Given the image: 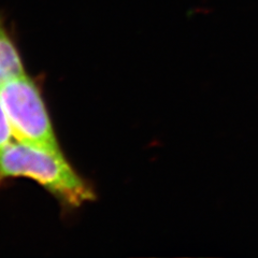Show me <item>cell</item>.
Returning <instances> with one entry per match:
<instances>
[{
  "instance_id": "cell-1",
  "label": "cell",
  "mask_w": 258,
  "mask_h": 258,
  "mask_svg": "<svg viewBox=\"0 0 258 258\" xmlns=\"http://www.w3.org/2000/svg\"><path fill=\"white\" fill-rule=\"evenodd\" d=\"M13 177L37 182L62 207L76 209L96 197L93 187L63 156L28 142H10L0 150V183Z\"/></svg>"
},
{
  "instance_id": "cell-2",
  "label": "cell",
  "mask_w": 258,
  "mask_h": 258,
  "mask_svg": "<svg viewBox=\"0 0 258 258\" xmlns=\"http://www.w3.org/2000/svg\"><path fill=\"white\" fill-rule=\"evenodd\" d=\"M0 98L19 141L61 152L41 90L27 75L13 77L0 84Z\"/></svg>"
},
{
  "instance_id": "cell-3",
  "label": "cell",
  "mask_w": 258,
  "mask_h": 258,
  "mask_svg": "<svg viewBox=\"0 0 258 258\" xmlns=\"http://www.w3.org/2000/svg\"><path fill=\"white\" fill-rule=\"evenodd\" d=\"M23 74H25V69L20 51L7 26L5 16L0 13V84Z\"/></svg>"
},
{
  "instance_id": "cell-4",
  "label": "cell",
  "mask_w": 258,
  "mask_h": 258,
  "mask_svg": "<svg viewBox=\"0 0 258 258\" xmlns=\"http://www.w3.org/2000/svg\"><path fill=\"white\" fill-rule=\"evenodd\" d=\"M13 136L11 127L5 112L2 98H0V150L5 148L8 143L11 142V137Z\"/></svg>"
}]
</instances>
